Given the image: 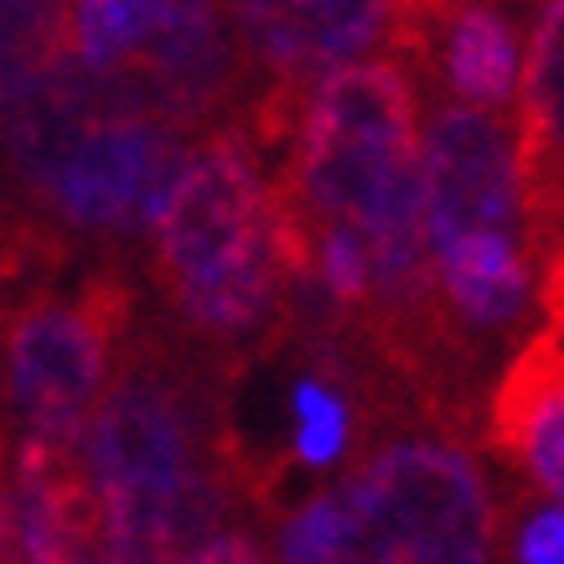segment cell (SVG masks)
Here are the masks:
<instances>
[{"label":"cell","mask_w":564,"mask_h":564,"mask_svg":"<svg viewBox=\"0 0 564 564\" xmlns=\"http://www.w3.org/2000/svg\"><path fill=\"white\" fill-rule=\"evenodd\" d=\"M352 445V404L347 393L322 373H306L291 383V462L326 471Z\"/></svg>","instance_id":"cell-11"},{"label":"cell","mask_w":564,"mask_h":564,"mask_svg":"<svg viewBox=\"0 0 564 564\" xmlns=\"http://www.w3.org/2000/svg\"><path fill=\"white\" fill-rule=\"evenodd\" d=\"M492 441L564 508V326L502 373L492 393Z\"/></svg>","instance_id":"cell-10"},{"label":"cell","mask_w":564,"mask_h":564,"mask_svg":"<svg viewBox=\"0 0 564 564\" xmlns=\"http://www.w3.org/2000/svg\"><path fill=\"white\" fill-rule=\"evenodd\" d=\"M155 274L176 316L218 343L264 337L285 311L280 197L243 130L207 135L151 218Z\"/></svg>","instance_id":"cell-3"},{"label":"cell","mask_w":564,"mask_h":564,"mask_svg":"<svg viewBox=\"0 0 564 564\" xmlns=\"http://www.w3.org/2000/svg\"><path fill=\"white\" fill-rule=\"evenodd\" d=\"M518 564H564V508H539L523 518Z\"/></svg>","instance_id":"cell-12"},{"label":"cell","mask_w":564,"mask_h":564,"mask_svg":"<svg viewBox=\"0 0 564 564\" xmlns=\"http://www.w3.org/2000/svg\"><path fill=\"white\" fill-rule=\"evenodd\" d=\"M404 6H368V0H291V6H239L234 32L239 47L270 73L274 88H311L326 73L352 63H373L399 47Z\"/></svg>","instance_id":"cell-7"},{"label":"cell","mask_w":564,"mask_h":564,"mask_svg":"<svg viewBox=\"0 0 564 564\" xmlns=\"http://www.w3.org/2000/svg\"><path fill=\"white\" fill-rule=\"evenodd\" d=\"M124 326V291L88 280L68 301H36L6 332V393L32 441H78L109 389V358Z\"/></svg>","instance_id":"cell-4"},{"label":"cell","mask_w":564,"mask_h":564,"mask_svg":"<svg viewBox=\"0 0 564 564\" xmlns=\"http://www.w3.org/2000/svg\"><path fill=\"white\" fill-rule=\"evenodd\" d=\"M187 130L155 115L145 99H130L88 124L68 145L57 172L42 182L52 207L88 234H130L155 218L172 182L192 161Z\"/></svg>","instance_id":"cell-5"},{"label":"cell","mask_w":564,"mask_h":564,"mask_svg":"<svg viewBox=\"0 0 564 564\" xmlns=\"http://www.w3.org/2000/svg\"><path fill=\"white\" fill-rule=\"evenodd\" d=\"M124 564H176L223 529L243 462L203 383L166 362H130L78 430Z\"/></svg>","instance_id":"cell-1"},{"label":"cell","mask_w":564,"mask_h":564,"mask_svg":"<svg viewBox=\"0 0 564 564\" xmlns=\"http://www.w3.org/2000/svg\"><path fill=\"white\" fill-rule=\"evenodd\" d=\"M420 234L430 249L462 234H529L513 115L445 104L420 130Z\"/></svg>","instance_id":"cell-6"},{"label":"cell","mask_w":564,"mask_h":564,"mask_svg":"<svg viewBox=\"0 0 564 564\" xmlns=\"http://www.w3.org/2000/svg\"><path fill=\"white\" fill-rule=\"evenodd\" d=\"M280 564H497L477 456L445 435L378 441L274 529Z\"/></svg>","instance_id":"cell-2"},{"label":"cell","mask_w":564,"mask_h":564,"mask_svg":"<svg viewBox=\"0 0 564 564\" xmlns=\"http://www.w3.org/2000/svg\"><path fill=\"white\" fill-rule=\"evenodd\" d=\"M11 518L26 564H124L99 481L73 441H26L11 471Z\"/></svg>","instance_id":"cell-8"},{"label":"cell","mask_w":564,"mask_h":564,"mask_svg":"<svg viewBox=\"0 0 564 564\" xmlns=\"http://www.w3.org/2000/svg\"><path fill=\"white\" fill-rule=\"evenodd\" d=\"M399 52H410V63H435L445 88L481 115H502L523 73L513 21L492 6H404Z\"/></svg>","instance_id":"cell-9"},{"label":"cell","mask_w":564,"mask_h":564,"mask_svg":"<svg viewBox=\"0 0 564 564\" xmlns=\"http://www.w3.org/2000/svg\"><path fill=\"white\" fill-rule=\"evenodd\" d=\"M176 564H264V549H259L249 533H239V529H218L213 539L192 544Z\"/></svg>","instance_id":"cell-13"}]
</instances>
